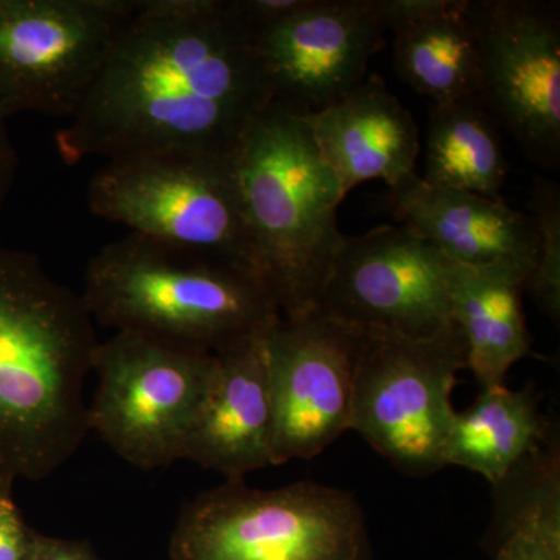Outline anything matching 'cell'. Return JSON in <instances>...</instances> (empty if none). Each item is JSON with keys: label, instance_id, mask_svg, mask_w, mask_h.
Wrapping results in <instances>:
<instances>
[{"label": "cell", "instance_id": "cell-25", "mask_svg": "<svg viewBox=\"0 0 560 560\" xmlns=\"http://www.w3.org/2000/svg\"><path fill=\"white\" fill-rule=\"evenodd\" d=\"M32 560H95L90 544L44 536L36 530Z\"/></svg>", "mask_w": 560, "mask_h": 560}, {"label": "cell", "instance_id": "cell-14", "mask_svg": "<svg viewBox=\"0 0 560 560\" xmlns=\"http://www.w3.org/2000/svg\"><path fill=\"white\" fill-rule=\"evenodd\" d=\"M394 217L441 250L448 260L466 267L521 268L536 265L537 234L526 213L503 198L470 191L440 189L412 173L389 187Z\"/></svg>", "mask_w": 560, "mask_h": 560}, {"label": "cell", "instance_id": "cell-4", "mask_svg": "<svg viewBox=\"0 0 560 560\" xmlns=\"http://www.w3.org/2000/svg\"><path fill=\"white\" fill-rule=\"evenodd\" d=\"M234 172L264 282L280 315L313 311L346 235L345 201L301 116L271 105L242 139Z\"/></svg>", "mask_w": 560, "mask_h": 560}, {"label": "cell", "instance_id": "cell-22", "mask_svg": "<svg viewBox=\"0 0 560 560\" xmlns=\"http://www.w3.org/2000/svg\"><path fill=\"white\" fill-rule=\"evenodd\" d=\"M529 217L537 234L536 265L526 291L545 315L560 318V189L550 179L537 178L530 191Z\"/></svg>", "mask_w": 560, "mask_h": 560}, {"label": "cell", "instance_id": "cell-3", "mask_svg": "<svg viewBox=\"0 0 560 560\" xmlns=\"http://www.w3.org/2000/svg\"><path fill=\"white\" fill-rule=\"evenodd\" d=\"M81 298L94 323L213 355L280 318L257 272L136 234L91 257Z\"/></svg>", "mask_w": 560, "mask_h": 560}, {"label": "cell", "instance_id": "cell-18", "mask_svg": "<svg viewBox=\"0 0 560 560\" xmlns=\"http://www.w3.org/2000/svg\"><path fill=\"white\" fill-rule=\"evenodd\" d=\"M528 279V272L508 265L451 264L452 319L466 342L467 368L482 388L504 385L511 368L529 353L523 312Z\"/></svg>", "mask_w": 560, "mask_h": 560}, {"label": "cell", "instance_id": "cell-12", "mask_svg": "<svg viewBox=\"0 0 560 560\" xmlns=\"http://www.w3.org/2000/svg\"><path fill=\"white\" fill-rule=\"evenodd\" d=\"M451 264L404 224L346 235L315 308L363 331L430 337L453 324Z\"/></svg>", "mask_w": 560, "mask_h": 560}, {"label": "cell", "instance_id": "cell-17", "mask_svg": "<svg viewBox=\"0 0 560 560\" xmlns=\"http://www.w3.org/2000/svg\"><path fill=\"white\" fill-rule=\"evenodd\" d=\"M394 32V66L433 105L480 95L470 0H382Z\"/></svg>", "mask_w": 560, "mask_h": 560}, {"label": "cell", "instance_id": "cell-8", "mask_svg": "<svg viewBox=\"0 0 560 560\" xmlns=\"http://www.w3.org/2000/svg\"><path fill=\"white\" fill-rule=\"evenodd\" d=\"M464 368L466 342L455 323L420 338L364 331L352 430L405 474L445 469L452 394Z\"/></svg>", "mask_w": 560, "mask_h": 560}, {"label": "cell", "instance_id": "cell-7", "mask_svg": "<svg viewBox=\"0 0 560 560\" xmlns=\"http://www.w3.org/2000/svg\"><path fill=\"white\" fill-rule=\"evenodd\" d=\"M217 368L213 353L116 331L95 349L97 388L88 404L90 431L138 469L172 466L183 459Z\"/></svg>", "mask_w": 560, "mask_h": 560}, {"label": "cell", "instance_id": "cell-15", "mask_svg": "<svg viewBox=\"0 0 560 560\" xmlns=\"http://www.w3.org/2000/svg\"><path fill=\"white\" fill-rule=\"evenodd\" d=\"M301 117L345 197L368 180L393 187L416 173L418 124L381 75L372 73L340 101Z\"/></svg>", "mask_w": 560, "mask_h": 560}, {"label": "cell", "instance_id": "cell-5", "mask_svg": "<svg viewBox=\"0 0 560 560\" xmlns=\"http://www.w3.org/2000/svg\"><path fill=\"white\" fill-rule=\"evenodd\" d=\"M172 560H372L366 518L348 490L226 480L180 511Z\"/></svg>", "mask_w": 560, "mask_h": 560}, {"label": "cell", "instance_id": "cell-20", "mask_svg": "<svg viewBox=\"0 0 560 560\" xmlns=\"http://www.w3.org/2000/svg\"><path fill=\"white\" fill-rule=\"evenodd\" d=\"M493 124L480 95L433 105L427 131L425 173L420 176L423 183L501 198L508 162Z\"/></svg>", "mask_w": 560, "mask_h": 560}, {"label": "cell", "instance_id": "cell-24", "mask_svg": "<svg viewBox=\"0 0 560 560\" xmlns=\"http://www.w3.org/2000/svg\"><path fill=\"white\" fill-rule=\"evenodd\" d=\"M305 0H234L235 9L254 33L270 27L304 5Z\"/></svg>", "mask_w": 560, "mask_h": 560}, {"label": "cell", "instance_id": "cell-21", "mask_svg": "<svg viewBox=\"0 0 560 560\" xmlns=\"http://www.w3.org/2000/svg\"><path fill=\"white\" fill-rule=\"evenodd\" d=\"M559 456L551 441L497 486V560H560Z\"/></svg>", "mask_w": 560, "mask_h": 560}, {"label": "cell", "instance_id": "cell-11", "mask_svg": "<svg viewBox=\"0 0 560 560\" xmlns=\"http://www.w3.org/2000/svg\"><path fill=\"white\" fill-rule=\"evenodd\" d=\"M470 20L480 58V98L493 121L540 167L560 162L558 2L477 0Z\"/></svg>", "mask_w": 560, "mask_h": 560}, {"label": "cell", "instance_id": "cell-1", "mask_svg": "<svg viewBox=\"0 0 560 560\" xmlns=\"http://www.w3.org/2000/svg\"><path fill=\"white\" fill-rule=\"evenodd\" d=\"M270 105L256 33L234 0H136L57 147L69 164L234 156Z\"/></svg>", "mask_w": 560, "mask_h": 560}, {"label": "cell", "instance_id": "cell-6", "mask_svg": "<svg viewBox=\"0 0 560 560\" xmlns=\"http://www.w3.org/2000/svg\"><path fill=\"white\" fill-rule=\"evenodd\" d=\"M95 215L142 235L259 272L234 156L153 153L106 161L88 184ZM261 278V276H260Z\"/></svg>", "mask_w": 560, "mask_h": 560}, {"label": "cell", "instance_id": "cell-9", "mask_svg": "<svg viewBox=\"0 0 560 560\" xmlns=\"http://www.w3.org/2000/svg\"><path fill=\"white\" fill-rule=\"evenodd\" d=\"M136 0H0V117L79 109Z\"/></svg>", "mask_w": 560, "mask_h": 560}, {"label": "cell", "instance_id": "cell-16", "mask_svg": "<svg viewBox=\"0 0 560 560\" xmlns=\"http://www.w3.org/2000/svg\"><path fill=\"white\" fill-rule=\"evenodd\" d=\"M264 337L215 353V382L184 445L183 459L226 480H245L250 471L272 467Z\"/></svg>", "mask_w": 560, "mask_h": 560}, {"label": "cell", "instance_id": "cell-2", "mask_svg": "<svg viewBox=\"0 0 560 560\" xmlns=\"http://www.w3.org/2000/svg\"><path fill=\"white\" fill-rule=\"evenodd\" d=\"M98 342L81 294L0 246V486L46 480L79 451Z\"/></svg>", "mask_w": 560, "mask_h": 560}, {"label": "cell", "instance_id": "cell-10", "mask_svg": "<svg viewBox=\"0 0 560 560\" xmlns=\"http://www.w3.org/2000/svg\"><path fill=\"white\" fill-rule=\"evenodd\" d=\"M364 331L313 308L282 316L264 337L272 467L312 459L352 430Z\"/></svg>", "mask_w": 560, "mask_h": 560}, {"label": "cell", "instance_id": "cell-26", "mask_svg": "<svg viewBox=\"0 0 560 560\" xmlns=\"http://www.w3.org/2000/svg\"><path fill=\"white\" fill-rule=\"evenodd\" d=\"M18 173V153L10 138L7 120L0 117V209L13 189Z\"/></svg>", "mask_w": 560, "mask_h": 560}, {"label": "cell", "instance_id": "cell-23", "mask_svg": "<svg viewBox=\"0 0 560 560\" xmlns=\"http://www.w3.org/2000/svg\"><path fill=\"white\" fill-rule=\"evenodd\" d=\"M36 530L25 522L11 486H0V560H32Z\"/></svg>", "mask_w": 560, "mask_h": 560}, {"label": "cell", "instance_id": "cell-13", "mask_svg": "<svg viewBox=\"0 0 560 560\" xmlns=\"http://www.w3.org/2000/svg\"><path fill=\"white\" fill-rule=\"evenodd\" d=\"M386 32L382 0H305L256 33L272 105L307 116L340 101L366 79Z\"/></svg>", "mask_w": 560, "mask_h": 560}, {"label": "cell", "instance_id": "cell-19", "mask_svg": "<svg viewBox=\"0 0 560 560\" xmlns=\"http://www.w3.org/2000/svg\"><path fill=\"white\" fill-rule=\"evenodd\" d=\"M548 440V422L533 388H482L467 411L456 412L444 445L445 467L458 466L500 486Z\"/></svg>", "mask_w": 560, "mask_h": 560}]
</instances>
